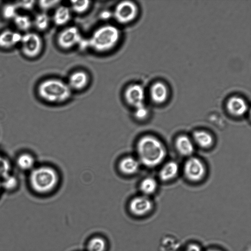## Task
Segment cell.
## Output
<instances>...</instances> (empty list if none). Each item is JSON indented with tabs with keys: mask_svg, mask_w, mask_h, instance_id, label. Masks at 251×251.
Instances as JSON below:
<instances>
[{
	"mask_svg": "<svg viewBox=\"0 0 251 251\" xmlns=\"http://www.w3.org/2000/svg\"><path fill=\"white\" fill-rule=\"evenodd\" d=\"M58 181V174L52 167L36 166L28 173V186L34 194L43 195L51 192Z\"/></svg>",
	"mask_w": 251,
	"mask_h": 251,
	"instance_id": "1",
	"label": "cell"
},
{
	"mask_svg": "<svg viewBox=\"0 0 251 251\" xmlns=\"http://www.w3.org/2000/svg\"><path fill=\"white\" fill-rule=\"evenodd\" d=\"M137 151L140 163L148 167L159 165L166 155L164 145L157 138L151 135L144 136L139 140Z\"/></svg>",
	"mask_w": 251,
	"mask_h": 251,
	"instance_id": "2",
	"label": "cell"
},
{
	"mask_svg": "<svg viewBox=\"0 0 251 251\" xmlns=\"http://www.w3.org/2000/svg\"><path fill=\"white\" fill-rule=\"evenodd\" d=\"M36 92L39 97L50 103H60L67 100L72 94V90L64 81L49 78L40 82Z\"/></svg>",
	"mask_w": 251,
	"mask_h": 251,
	"instance_id": "3",
	"label": "cell"
},
{
	"mask_svg": "<svg viewBox=\"0 0 251 251\" xmlns=\"http://www.w3.org/2000/svg\"><path fill=\"white\" fill-rule=\"evenodd\" d=\"M120 37V31L116 26L104 25L94 31L88 40V45L96 51H107L117 45Z\"/></svg>",
	"mask_w": 251,
	"mask_h": 251,
	"instance_id": "4",
	"label": "cell"
},
{
	"mask_svg": "<svg viewBox=\"0 0 251 251\" xmlns=\"http://www.w3.org/2000/svg\"><path fill=\"white\" fill-rule=\"evenodd\" d=\"M19 46L22 54L27 58L34 59L40 55L43 48V39L36 32L30 31L22 34Z\"/></svg>",
	"mask_w": 251,
	"mask_h": 251,
	"instance_id": "5",
	"label": "cell"
},
{
	"mask_svg": "<svg viewBox=\"0 0 251 251\" xmlns=\"http://www.w3.org/2000/svg\"><path fill=\"white\" fill-rule=\"evenodd\" d=\"M138 13V8L131 1L125 0L116 6L113 16L115 20L121 24H126L133 21Z\"/></svg>",
	"mask_w": 251,
	"mask_h": 251,
	"instance_id": "6",
	"label": "cell"
},
{
	"mask_svg": "<svg viewBox=\"0 0 251 251\" xmlns=\"http://www.w3.org/2000/svg\"><path fill=\"white\" fill-rule=\"evenodd\" d=\"M81 39L78 29L75 26H70L63 29L59 33L56 41L60 48L68 50L78 44Z\"/></svg>",
	"mask_w": 251,
	"mask_h": 251,
	"instance_id": "7",
	"label": "cell"
},
{
	"mask_svg": "<svg viewBox=\"0 0 251 251\" xmlns=\"http://www.w3.org/2000/svg\"><path fill=\"white\" fill-rule=\"evenodd\" d=\"M184 172L186 177L191 181H197L202 178L205 168L202 162L198 158L190 157L185 163Z\"/></svg>",
	"mask_w": 251,
	"mask_h": 251,
	"instance_id": "8",
	"label": "cell"
},
{
	"mask_svg": "<svg viewBox=\"0 0 251 251\" xmlns=\"http://www.w3.org/2000/svg\"><path fill=\"white\" fill-rule=\"evenodd\" d=\"M126 102L134 108L144 105L145 92L142 86L138 84L128 85L124 92Z\"/></svg>",
	"mask_w": 251,
	"mask_h": 251,
	"instance_id": "9",
	"label": "cell"
},
{
	"mask_svg": "<svg viewBox=\"0 0 251 251\" xmlns=\"http://www.w3.org/2000/svg\"><path fill=\"white\" fill-rule=\"evenodd\" d=\"M152 203L146 196H140L132 199L129 204V210L134 216L142 217L148 214L152 209Z\"/></svg>",
	"mask_w": 251,
	"mask_h": 251,
	"instance_id": "10",
	"label": "cell"
},
{
	"mask_svg": "<svg viewBox=\"0 0 251 251\" xmlns=\"http://www.w3.org/2000/svg\"><path fill=\"white\" fill-rule=\"evenodd\" d=\"M22 33L15 29H6L0 32V49L10 50L20 45Z\"/></svg>",
	"mask_w": 251,
	"mask_h": 251,
	"instance_id": "11",
	"label": "cell"
},
{
	"mask_svg": "<svg viewBox=\"0 0 251 251\" xmlns=\"http://www.w3.org/2000/svg\"><path fill=\"white\" fill-rule=\"evenodd\" d=\"M15 163L18 169L27 173L36 166L35 156L28 151H23L19 153L15 158Z\"/></svg>",
	"mask_w": 251,
	"mask_h": 251,
	"instance_id": "12",
	"label": "cell"
},
{
	"mask_svg": "<svg viewBox=\"0 0 251 251\" xmlns=\"http://www.w3.org/2000/svg\"><path fill=\"white\" fill-rule=\"evenodd\" d=\"M228 112L236 116H241L248 110V105L241 98L233 97L229 99L226 104Z\"/></svg>",
	"mask_w": 251,
	"mask_h": 251,
	"instance_id": "13",
	"label": "cell"
},
{
	"mask_svg": "<svg viewBox=\"0 0 251 251\" xmlns=\"http://www.w3.org/2000/svg\"><path fill=\"white\" fill-rule=\"evenodd\" d=\"M12 22L15 30L21 33L30 31L33 27L32 18L25 13H19L12 20Z\"/></svg>",
	"mask_w": 251,
	"mask_h": 251,
	"instance_id": "14",
	"label": "cell"
},
{
	"mask_svg": "<svg viewBox=\"0 0 251 251\" xmlns=\"http://www.w3.org/2000/svg\"><path fill=\"white\" fill-rule=\"evenodd\" d=\"M88 79V76L85 72L76 71L70 75L67 84L71 90H80L86 87Z\"/></svg>",
	"mask_w": 251,
	"mask_h": 251,
	"instance_id": "15",
	"label": "cell"
},
{
	"mask_svg": "<svg viewBox=\"0 0 251 251\" xmlns=\"http://www.w3.org/2000/svg\"><path fill=\"white\" fill-rule=\"evenodd\" d=\"M139 167V161L131 156H127L123 158L119 165L121 172L126 175L135 174L138 171Z\"/></svg>",
	"mask_w": 251,
	"mask_h": 251,
	"instance_id": "16",
	"label": "cell"
},
{
	"mask_svg": "<svg viewBox=\"0 0 251 251\" xmlns=\"http://www.w3.org/2000/svg\"><path fill=\"white\" fill-rule=\"evenodd\" d=\"M177 151L182 155L189 156L194 151V145L191 139L185 135L178 136L176 141Z\"/></svg>",
	"mask_w": 251,
	"mask_h": 251,
	"instance_id": "17",
	"label": "cell"
},
{
	"mask_svg": "<svg viewBox=\"0 0 251 251\" xmlns=\"http://www.w3.org/2000/svg\"><path fill=\"white\" fill-rule=\"evenodd\" d=\"M150 93L152 100L158 103L165 101L168 96L166 86L161 82L154 83L151 89Z\"/></svg>",
	"mask_w": 251,
	"mask_h": 251,
	"instance_id": "18",
	"label": "cell"
},
{
	"mask_svg": "<svg viewBox=\"0 0 251 251\" xmlns=\"http://www.w3.org/2000/svg\"><path fill=\"white\" fill-rule=\"evenodd\" d=\"M71 18V11L69 7L60 5L56 7L52 17V20L57 25L67 23Z\"/></svg>",
	"mask_w": 251,
	"mask_h": 251,
	"instance_id": "19",
	"label": "cell"
},
{
	"mask_svg": "<svg viewBox=\"0 0 251 251\" xmlns=\"http://www.w3.org/2000/svg\"><path fill=\"white\" fill-rule=\"evenodd\" d=\"M178 171V164L174 161L167 163L161 168L159 173L160 178L163 181H168L176 176Z\"/></svg>",
	"mask_w": 251,
	"mask_h": 251,
	"instance_id": "20",
	"label": "cell"
},
{
	"mask_svg": "<svg viewBox=\"0 0 251 251\" xmlns=\"http://www.w3.org/2000/svg\"><path fill=\"white\" fill-rule=\"evenodd\" d=\"M50 21L49 15L45 12L41 11L32 18L33 27L39 31H45L49 26Z\"/></svg>",
	"mask_w": 251,
	"mask_h": 251,
	"instance_id": "21",
	"label": "cell"
},
{
	"mask_svg": "<svg viewBox=\"0 0 251 251\" xmlns=\"http://www.w3.org/2000/svg\"><path fill=\"white\" fill-rule=\"evenodd\" d=\"M193 138L196 144L203 148L209 147L213 143L211 135L203 130H197L194 132Z\"/></svg>",
	"mask_w": 251,
	"mask_h": 251,
	"instance_id": "22",
	"label": "cell"
},
{
	"mask_svg": "<svg viewBox=\"0 0 251 251\" xmlns=\"http://www.w3.org/2000/svg\"><path fill=\"white\" fill-rule=\"evenodd\" d=\"M86 248V251H106L107 243L104 238L94 236L88 241Z\"/></svg>",
	"mask_w": 251,
	"mask_h": 251,
	"instance_id": "23",
	"label": "cell"
},
{
	"mask_svg": "<svg viewBox=\"0 0 251 251\" xmlns=\"http://www.w3.org/2000/svg\"><path fill=\"white\" fill-rule=\"evenodd\" d=\"M2 191L12 192L18 189L19 180L12 173L0 178Z\"/></svg>",
	"mask_w": 251,
	"mask_h": 251,
	"instance_id": "24",
	"label": "cell"
},
{
	"mask_svg": "<svg viewBox=\"0 0 251 251\" xmlns=\"http://www.w3.org/2000/svg\"><path fill=\"white\" fill-rule=\"evenodd\" d=\"M19 13V10L14 2L4 3L0 8L1 16L7 21H12Z\"/></svg>",
	"mask_w": 251,
	"mask_h": 251,
	"instance_id": "25",
	"label": "cell"
},
{
	"mask_svg": "<svg viewBox=\"0 0 251 251\" xmlns=\"http://www.w3.org/2000/svg\"><path fill=\"white\" fill-rule=\"evenodd\" d=\"M157 183L152 177H146L141 182L140 188L145 196L153 194L156 190Z\"/></svg>",
	"mask_w": 251,
	"mask_h": 251,
	"instance_id": "26",
	"label": "cell"
},
{
	"mask_svg": "<svg viewBox=\"0 0 251 251\" xmlns=\"http://www.w3.org/2000/svg\"><path fill=\"white\" fill-rule=\"evenodd\" d=\"M71 9L75 12L81 14L86 11L90 5V1L87 0H71Z\"/></svg>",
	"mask_w": 251,
	"mask_h": 251,
	"instance_id": "27",
	"label": "cell"
},
{
	"mask_svg": "<svg viewBox=\"0 0 251 251\" xmlns=\"http://www.w3.org/2000/svg\"><path fill=\"white\" fill-rule=\"evenodd\" d=\"M19 11L23 10L25 12L31 11L36 4L34 0L17 1L14 2Z\"/></svg>",
	"mask_w": 251,
	"mask_h": 251,
	"instance_id": "28",
	"label": "cell"
},
{
	"mask_svg": "<svg viewBox=\"0 0 251 251\" xmlns=\"http://www.w3.org/2000/svg\"><path fill=\"white\" fill-rule=\"evenodd\" d=\"M60 2V0H40L38 1V3L36 4L42 11L46 12L47 11L56 7L59 4Z\"/></svg>",
	"mask_w": 251,
	"mask_h": 251,
	"instance_id": "29",
	"label": "cell"
},
{
	"mask_svg": "<svg viewBox=\"0 0 251 251\" xmlns=\"http://www.w3.org/2000/svg\"><path fill=\"white\" fill-rule=\"evenodd\" d=\"M134 115L139 120H143L148 115L149 111L145 105L135 108Z\"/></svg>",
	"mask_w": 251,
	"mask_h": 251,
	"instance_id": "30",
	"label": "cell"
},
{
	"mask_svg": "<svg viewBox=\"0 0 251 251\" xmlns=\"http://www.w3.org/2000/svg\"><path fill=\"white\" fill-rule=\"evenodd\" d=\"M185 251H201L200 247L196 244H189Z\"/></svg>",
	"mask_w": 251,
	"mask_h": 251,
	"instance_id": "31",
	"label": "cell"
},
{
	"mask_svg": "<svg viewBox=\"0 0 251 251\" xmlns=\"http://www.w3.org/2000/svg\"><path fill=\"white\" fill-rule=\"evenodd\" d=\"M111 16V15L109 11L102 12L101 14V18L104 19H108Z\"/></svg>",
	"mask_w": 251,
	"mask_h": 251,
	"instance_id": "32",
	"label": "cell"
},
{
	"mask_svg": "<svg viewBox=\"0 0 251 251\" xmlns=\"http://www.w3.org/2000/svg\"><path fill=\"white\" fill-rule=\"evenodd\" d=\"M2 191V187H1V185L0 180V196L1 195Z\"/></svg>",
	"mask_w": 251,
	"mask_h": 251,
	"instance_id": "33",
	"label": "cell"
},
{
	"mask_svg": "<svg viewBox=\"0 0 251 251\" xmlns=\"http://www.w3.org/2000/svg\"><path fill=\"white\" fill-rule=\"evenodd\" d=\"M207 251H219L218 250H216V249H211V250H209Z\"/></svg>",
	"mask_w": 251,
	"mask_h": 251,
	"instance_id": "34",
	"label": "cell"
}]
</instances>
